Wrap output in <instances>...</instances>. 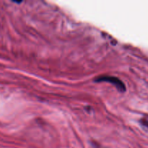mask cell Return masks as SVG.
<instances>
[{"mask_svg": "<svg viewBox=\"0 0 148 148\" xmlns=\"http://www.w3.org/2000/svg\"><path fill=\"white\" fill-rule=\"evenodd\" d=\"M96 82H108L111 84L115 85L117 89L121 92H124L126 90V88L124 84L121 82V80L119 79L117 77H111V76H104L101 77L97 79Z\"/></svg>", "mask_w": 148, "mask_h": 148, "instance_id": "cell-1", "label": "cell"}]
</instances>
